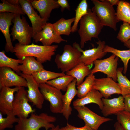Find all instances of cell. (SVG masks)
<instances>
[{"mask_svg":"<svg viewBox=\"0 0 130 130\" xmlns=\"http://www.w3.org/2000/svg\"><path fill=\"white\" fill-rule=\"evenodd\" d=\"M57 45L49 46L38 45L32 43L27 45L16 43L14 47V52L18 59H23L26 57L33 56L41 63L50 61L58 47Z\"/></svg>","mask_w":130,"mask_h":130,"instance_id":"cell-1","label":"cell"},{"mask_svg":"<svg viewBox=\"0 0 130 130\" xmlns=\"http://www.w3.org/2000/svg\"><path fill=\"white\" fill-rule=\"evenodd\" d=\"M78 32L80 38V46L84 47L85 43L92 38H98L103 26L96 14L88 9L87 13L81 18Z\"/></svg>","mask_w":130,"mask_h":130,"instance_id":"cell-2","label":"cell"},{"mask_svg":"<svg viewBox=\"0 0 130 130\" xmlns=\"http://www.w3.org/2000/svg\"><path fill=\"white\" fill-rule=\"evenodd\" d=\"M81 49L80 45L76 42L72 46L65 45L62 53L55 56L54 61L58 68L65 73L75 67L80 62Z\"/></svg>","mask_w":130,"mask_h":130,"instance_id":"cell-3","label":"cell"},{"mask_svg":"<svg viewBox=\"0 0 130 130\" xmlns=\"http://www.w3.org/2000/svg\"><path fill=\"white\" fill-rule=\"evenodd\" d=\"M19 119L15 126V130H40L42 128L48 130L55 126L52 123L56 120L55 117L45 113L39 115L33 113L29 118Z\"/></svg>","mask_w":130,"mask_h":130,"instance_id":"cell-4","label":"cell"},{"mask_svg":"<svg viewBox=\"0 0 130 130\" xmlns=\"http://www.w3.org/2000/svg\"><path fill=\"white\" fill-rule=\"evenodd\" d=\"M91 1L94 5L91 10L97 16L103 25L116 31V24L120 21L116 15L113 6L107 0Z\"/></svg>","mask_w":130,"mask_h":130,"instance_id":"cell-5","label":"cell"},{"mask_svg":"<svg viewBox=\"0 0 130 130\" xmlns=\"http://www.w3.org/2000/svg\"><path fill=\"white\" fill-rule=\"evenodd\" d=\"M12 22L13 25L11 29V35L13 41L17 40L21 45H30L32 38L33 30L30 26L25 17L15 14Z\"/></svg>","mask_w":130,"mask_h":130,"instance_id":"cell-6","label":"cell"},{"mask_svg":"<svg viewBox=\"0 0 130 130\" xmlns=\"http://www.w3.org/2000/svg\"><path fill=\"white\" fill-rule=\"evenodd\" d=\"M39 87L45 99L50 103L51 112L55 114H62L63 95L61 91L46 83L39 84Z\"/></svg>","mask_w":130,"mask_h":130,"instance_id":"cell-7","label":"cell"},{"mask_svg":"<svg viewBox=\"0 0 130 130\" xmlns=\"http://www.w3.org/2000/svg\"><path fill=\"white\" fill-rule=\"evenodd\" d=\"M29 102L27 91L24 87H20L15 95L12 104V111L18 118H27L30 114L35 112Z\"/></svg>","mask_w":130,"mask_h":130,"instance_id":"cell-8","label":"cell"},{"mask_svg":"<svg viewBox=\"0 0 130 130\" xmlns=\"http://www.w3.org/2000/svg\"><path fill=\"white\" fill-rule=\"evenodd\" d=\"M119 59V57L112 54L106 58L96 60L94 62V67L91 70V73L94 74L98 72H101L106 74L107 77L111 78L116 81Z\"/></svg>","mask_w":130,"mask_h":130,"instance_id":"cell-9","label":"cell"},{"mask_svg":"<svg viewBox=\"0 0 130 130\" xmlns=\"http://www.w3.org/2000/svg\"><path fill=\"white\" fill-rule=\"evenodd\" d=\"M78 112L77 116L84 122L85 124L94 130H98L103 123L112 120L108 118L100 116L94 113L85 106L74 107Z\"/></svg>","mask_w":130,"mask_h":130,"instance_id":"cell-10","label":"cell"},{"mask_svg":"<svg viewBox=\"0 0 130 130\" xmlns=\"http://www.w3.org/2000/svg\"><path fill=\"white\" fill-rule=\"evenodd\" d=\"M27 87V82L23 77L7 67L0 69V89L3 87Z\"/></svg>","mask_w":130,"mask_h":130,"instance_id":"cell-11","label":"cell"},{"mask_svg":"<svg viewBox=\"0 0 130 130\" xmlns=\"http://www.w3.org/2000/svg\"><path fill=\"white\" fill-rule=\"evenodd\" d=\"M36 43L41 42L43 45L49 46L53 43L59 44L62 42H67L62 38L55 30L52 24L47 22L41 31L37 33L33 38Z\"/></svg>","mask_w":130,"mask_h":130,"instance_id":"cell-12","label":"cell"},{"mask_svg":"<svg viewBox=\"0 0 130 130\" xmlns=\"http://www.w3.org/2000/svg\"><path fill=\"white\" fill-rule=\"evenodd\" d=\"M20 76L24 78L27 82L28 96L29 102L32 103L36 108L41 109L45 100L40 90L39 85L32 75L24 74Z\"/></svg>","mask_w":130,"mask_h":130,"instance_id":"cell-13","label":"cell"},{"mask_svg":"<svg viewBox=\"0 0 130 130\" xmlns=\"http://www.w3.org/2000/svg\"><path fill=\"white\" fill-rule=\"evenodd\" d=\"M93 89L99 91L103 97L108 99L114 94H121L118 83L110 78L95 79Z\"/></svg>","mask_w":130,"mask_h":130,"instance_id":"cell-14","label":"cell"},{"mask_svg":"<svg viewBox=\"0 0 130 130\" xmlns=\"http://www.w3.org/2000/svg\"><path fill=\"white\" fill-rule=\"evenodd\" d=\"M20 5L29 18L31 23L33 30L32 38L41 31L47 22L38 15L32 6L30 0H19Z\"/></svg>","mask_w":130,"mask_h":130,"instance_id":"cell-15","label":"cell"},{"mask_svg":"<svg viewBox=\"0 0 130 130\" xmlns=\"http://www.w3.org/2000/svg\"><path fill=\"white\" fill-rule=\"evenodd\" d=\"M98 46L96 48L83 51L81 49L82 55L80 61L85 65L90 66L93 64L94 62L98 59H101L105 55L107 52L104 51L105 42L99 40L96 42Z\"/></svg>","mask_w":130,"mask_h":130,"instance_id":"cell-16","label":"cell"},{"mask_svg":"<svg viewBox=\"0 0 130 130\" xmlns=\"http://www.w3.org/2000/svg\"><path fill=\"white\" fill-rule=\"evenodd\" d=\"M15 14L9 12L0 13V30L6 40L5 49L7 52L14 53V47L12 45L9 33V28Z\"/></svg>","mask_w":130,"mask_h":130,"instance_id":"cell-17","label":"cell"},{"mask_svg":"<svg viewBox=\"0 0 130 130\" xmlns=\"http://www.w3.org/2000/svg\"><path fill=\"white\" fill-rule=\"evenodd\" d=\"M20 87L14 88L3 87L0 89V110L2 114H6L12 110V104L14 98V94Z\"/></svg>","mask_w":130,"mask_h":130,"instance_id":"cell-18","label":"cell"},{"mask_svg":"<svg viewBox=\"0 0 130 130\" xmlns=\"http://www.w3.org/2000/svg\"><path fill=\"white\" fill-rule=\"evenodd\" d=\"M34 9L39 13L40 16L43 20L47 21L52 11L60 7L55 0H30Z\"/></svg>","mask_w":130,"mask_h":130,"instance_id":"cell-19","label":"cell"},{"mask_svg":"<svg viewBox=\"0 0 130 130\" xmlns=\"http://www.w3.org/2000/svg\"><path fill=\"white\" fill-rule=\"evenodd\" d=\"M103 107L101 112L104 116L107 117L112 114L116 115L124 110V97L120 96L112 99L102 98Z\"/></svg>","mask_w":130,"mask_h":130,"instance_id":"cell-20","label":"cell"},{"mask_svg":"<svg viewBox=\"0 0 130 130\" xmlns=\"http://www.w3.org/2000/svg\"><path fill=\"white\" fill-rule=\"evenodd\" d=\"M76 82V79L74 78L69 85L65 93L62 96L63 107L62 114L67 120L68 119L72 114V109L71 106V102L77 94Z\"/></svg>","mask_w":130,"mask_h":130,"instance_id":"cell-21","label":"cell"},{"mask_svg":"<svg viewBox=\"0 0 130 130\" xmlns=\"http://www.w3.org/2000/svg\"><path fill=\"white\" fill-rule=\"evenodd\" d=\"M102 98L99 91L92 89L84 97L78 98L74 101L73 105L74 107L83 106L90 103H94L97 104L101 110L104 106L102 100Z\"/></svg>","mask_w":130,"mask_h":130,"instance_id":"cell-22","label":"cell"},{"mask_svg":"<svg viewBox=\"0 0 130 130\" xmlns=\"http://www.w3.org/2000/svg\"><path fill=\"white\" fill-rule=\"evenodd\" d=\"M21 64L19 65V69L22 73L25 74L32 75L44 68L42 64L33 56L26 57L23 59Z\"/></svg>","mask_w":130,"mask_h":130,"instance_id":"cell-23","label":"cell"},{"mask_svg":"<svg viewBox=\"0 0 130 130\" xmlns=\"http://www.w3.org/2000/svg\"><path fill=\"white\" fill-rule=\"evenodd\" d=\"M89 66L80 62L76 66L66 73V74L71 76L76 80V86L80 85L83 82L84 78L91 73Z\"/></svg>","mask_w":130,"mask_h":130,"instance_id":"cell-24","label":"cell"},{"mask_svg":"<svg viewBox=\"0 0 130 130\" xmlns=\"http://www.w3.org/2000/svg\"><path fill=\"white\" fill-rule=\"evenodd\" d=\"M74 20V17L68 19L62 18L52 24L58 34L60 36L63 35L69 36L72 32L71 26Z\"/></svg>","mask_w":130,"mask_h":130,"instance_id":"cell-25","label":"cell"},{"mask_svg":"<svg viewBox=\"0 0 130 130\" xmlns=\"http://www.w3.org/2000/svg\"><path fill=\"white\" fill-rule=\"evenodd\" d=\"M65 75L63 72H52L44 68L33 73L32 75L37 83L39 84L46 83L49 81Z\"/></svg>","mask_w":130,"mask_h":130,"instance_id":"cell-26","label":"cell"},{"mask_svg":"<svg viewBox=\"0 0 130 130\" xmlns=\"http://www.w3.org/2000/svg\"><path fill=\"white\" fill-rule=\"evenodd\" d=\"M103 50L105 52L111 53L120 58L124 64L123 72L125 74L127 71L128 62L130 59V49L120 50L105 45Z\"/></svg>","mask_w":130,"mask_h":130,"instance_id":"cell-27","label":"cell"},{"mask_svg":"<svg viewBox=\"0 0 130 130\" xmlns=\"http://www.w3.org/2000/svg\"><path fill=\"white\" fill-rule=\"evenodd\" d=\"M23 59H15L6 55L4 51L0 52V67H7L13 69L20 74L21 71L19 69V64L22 63Z\"/></svg>","mask_w":130,"mask_h":130,"instance_id":"cell-28","label":"cell"},{"mask_svg":"<svg viewBox=\"0 0 130 130\" xmlns=\"http://www.w3.org/2000/svg\"><path fill=\"white\" fill-rule=\"evenodd\" d=\"M117 5L116 15L118 19L130 24V3L120 1Z\"/></svg>","mask_w":130,"mask_h":130,"instance_id":"cell-29","label":"cell"},{"mask_svg":"<svg viewBox=\"0 0 130 130\" xmlns=\"http://www.w3.org/2000/svg\"><path fill=\"white\" fill-rule=\"evenodd\" d=\"M74 78L71 76L66 74L49 81L46 83L60 91H65Z\"/></svg>","mask_w":130,"mask_h":130,"instance_id":"cell-30","label":"cell"},{"mask_svg":"<svg viewBox=\"0 0 130 130\" xmlns=\"http://www.w3.org/2000/svg\"><path fill=\"white\" fill-rule=\"evenodd\" d=\"M95 79L94 74L91 73L84 82L77 86V95L79 98L85 96L93 89Z\"/></svg>","mask_w":130,"mask_h":130,"instance_id":"cell-31","label":"cell"},{"mask_svg":"<svg viewBox=\"0 0 130 130\" xmlns=\"http://www.w3.org/2000/svg\"><path fill=\"white\" fill-rule=\"evenodd\" d=\"M88 10V4L87 0H82L75 10V15L74 24L72 27V32H75L77 31L78 23L82 17L87 14Z\"/></svg>","mask_w":130,"mask_h":130,"instance_id":"cell-32","label":"cell"},{"mask_svg":"<svg viewBox=\"0 0 130 130\" xmlns=\"http://www.w3.org/2000/svg\"><path fill=\"white\" fill-rule=\"evenodd\" d=\"M124 69L120 67L117 69V81L121 91V94L123 96L130 94V81L124 75L122 72Z\"/></svg>","mask_w":130,"mask_h":130,"instance_id":"cell-33","label":"cell"},{"mask_svg":"<svg viewBox=\"0 0 130 130\" xmlns=\"http://www.w3.org/2000/svg\"><path fill=\"white\" fill-rule=\"evenodd\" d=\"M6 115V117L4 118L2 113L0 112V130L12 128L13 124L15 123H17L19 120V118L16 117L12 111H9Z\"/></svg>","mask_w":130,"mask_h":130,"instance_id":"cell-34","label":"cell"},{"mask_svg":"<svg viewBox=\"0 0 130 130\" xmlns=\"http://www.w3.org/2000/svg\"><path fill=\"white\" fill-rule=\"evenodd\" d=\"M0 4V13L7 12L15 14L24 15L25 13L20 5L16 6L12 4L6 0H1Z\"/></svg>","mask_w":130,"mask_h":130,"instance_id":"cell-35","label":"cell"},{"mask_svg":"<svg viewBox=\"0 0 130 130\" xmlns=\"http://www.w3.org/2000/svg\"><path fill=\"white\" fill-rule=\"evenodd\" d=\"M117 121L124 130H130V113L124 110L116 115Z\"/></svg>","mask_w":130,"mask_h":130,"instance_id":"cell-36","label":"cell"},{"mask_svg":"<svg viewBox=\"0 0 130 130\" xmlns=\"http://www.w3.org/2000/svg\"><path fill=\"white\" fill-rule=\"evenodd\" d=\"M117 38L121 42L124 43L130 39V24L123 22L120 26Z\"/></svg>","mask_w":130,"mask_h":130,"instance_id":"cell-37","label":"cell"},{"mask_svg":"<svg viewBox=\"0 0 130 130\" xmlns=\"http://www.w3.org/2000/svg\"><path fill=\"white\" fill-rule=\"evenodd\" d=\"M59 130H94L88 126L85 125L82 127H78L67 124L66 125L60 128Z\"/></svg>","mask_w":130,"mask_h":130,"instance_id":"cell-38","label":"cell"},{"mask_svg":"<svg viewBox=\"0 0 130 130\" xmlns=\"http://www.w3.org/2000/svg\"><path fill=\"white\" fill-rule=\"evenodd\" d=\"M124 97V110L130 113V94L125 95Z\"/></svg>","mask_w":130,"mask_h":130,"instance_id":"cell-39","label":"cell"},{"mask_svg":"<svg viewBox=\"0 0 130 130\" xmlns=\"http://www.w3.org/2000/svg\"><path fill=\"white\" fill-rule=\"evenodd\" d=\"M57 2L61 7V11H63L66 9L70 10V6L68 1L66 0H58Z\"/></svg>","mask_w":130,"mask_h":130,"instance_id":"cell-40","label":"cell"},{"mask_svg":"<svg viewBox=\"0 0 130 130\" xmlns=\"http://www.w3.org/2000/svg\"><path fill=\"white\" fill-rule=\"evenodd\" d=\"M114 126V130H124L120 124L117 121L115 123Z\"/></svg>","mask_w":130,"mask_h":130,"instance_id":"cell-41","label":"cell"},{"mask_svg":"<svg viewBox=\"0 0 130 130\" xmlns=\"http://www.w3.org/2000/svg\"><path fill=\"white\" fill-rule=\"evenodd\" d=\"M7 1L10 4L16 6L20 5L19 0H8Z\"/></svg>","mask_w":130,"mask_h":130,"instance_id":"cell-42","label":"cell"},{"mask_svg":"<svg viewBox=\"0 0 130 130\" xmlns=\"http://www.w3.org/2000/svg\"><path fill=\"white\" fill-rule=\"evenodd\" d=\"M107 0L113 6L114 5H118L120 1L118 0Z\"/></svg>","mask_w":130,"mask_h":130,"instance_id":"cell-43","label":"cell"},{"mask_svg":"<svg viewBox=\"0 0 130 130\" xmlns=\"http://www.w3.org/2000/svg\"><path fill=\"white\" fill-rule=\"evenodd\" d=\"M124 45L127 48L130 49V39L124 43Z\"/></svg>","mask_w":130,"mask_h":130,"instance_id":"cell-44","label":"cell"},{"mask_svg":"<svg viewBox=\"0 0 130 130\" xmlns=\"http://www.w3.org/2000/svg\"><path fill=\"white\" fill-rule=\"evenodd\" d=\"M59 126L58 125H57L56 126L49 129L48 130H59L60 129Z\"/></svg>","mask_w":130,"mask_h":130,"instance_id":"cell-45","label":"cell"}]
</instances>
